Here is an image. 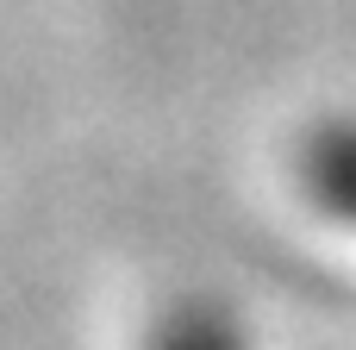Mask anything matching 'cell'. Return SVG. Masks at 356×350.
<instances>
[{
	"mask_svg": "<svg viewBox=\"0 0 356 350\" xmlns=\"http://www.w3.org/2000/svg\"><path fill=\"white\" fill-rule=\"evenodd\" d=\"M294 175L325 219L356 232V119H319L294 150Z\"/></svg>",
	"mask_w": 356,
	"mask_h": 350,
	"instance_id": "obj_1",
	"label": "cell"
},
{
	"mask_svg": "<svg viewBox=\"0 0 356 350\" xmlns=\"http://www.w3.org/2000/svg\"><path fill=\"white\" fill-rule=\"evenodd\" d=\"M144 350H250V338H244L232 307H219V301H175L150 326Z\"/></svg>",
	"mask_w": 356,
	"mask_h": 350,
	"instance_id": "obj_2",
	"label": "cell"
}]
</instances>
